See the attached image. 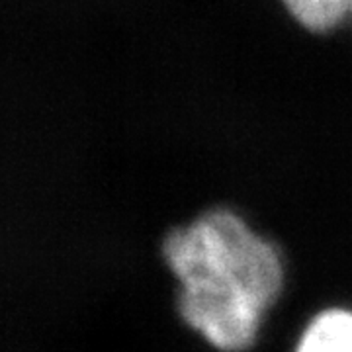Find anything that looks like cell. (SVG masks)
<instances>
[{"label": "cell", "instance_id": "obj_1", "mask_svg": "<svg viewBox=\"0 0 352 352\" xmlns=\"http://www.w3.org/2000/svg\"><path fill=\"white\" fill-rule=\"evenodd\" d=\"M166 266L180 282L178 314L221 352L251 346L276 303L284 266L272 243L239 215L212 210L163 241Z\"/></svg>", "mask_w": 352, "mask_h": 352}, {"label": "cell", "instance_id": "obj_2", "mask_svg": "<svg viewBox=\"0 0 352 352\" xmlns=\"http://www.w3.org/2000/svg\"><path fill=\"white\" fill-rule=\"evenodd\" d=\"M296 352H352V311L327 309L315 315Z\"/></svg>", "mask_w": 352, "mask_h": 352}, {"label": "cell", "instance_id": "obj_3", "mask_svg": "<svg viewBox=\"0 0 352 352\" xmlns=\"http://www.w3.org/2000/svg\"><path fill=\"white\" fill-rule=\"evenodd\" d=\"M292 16L311 32H327L352 8V0H284Z\"/></svg>", "mask_w": 352, "mask_h": 352}]
</instances>
